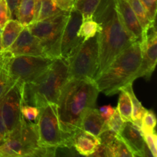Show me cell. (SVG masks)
Segmentation results:
<instances>
[{
  "instance_id": "7402d4cb",
  "label": "cell",
  "mask_w": 157,
  "mask_h": 157,
  "mask_svg": "<svg viewBox=\"0 0 157 157\" xmlns=\"http://www.w3.org/2000/svg\"><path fill=\"white\" fill-rule=\"evenodd\" d=\"M127 2L130 5L132 9L134 12L138 21H140L141 26H142L144 34H145V32H147V31L153 24H155V21H152L150 19L147 13V11L144 9L140 0H127Z\"/></svg>"
},
{
  "instance_id": "6da1fadb",
  "label": "cell",
  "mask_w": 157,
  "mask_h": 157,
  "mask_svg": "<svg viewBox=\"0 0 157 157\" xmlns=\"http://www.w3.org/2000/svg\"><path fill=\"white\" fill-rule=\"evenodd\" d=\"M99 90L94 80H67L57 102L60 127L67 145H72L83 117L94 108Z\"/></svg>"
},
{
  "instance_id": "ac0fdd59",
  "label": "cell",
  "mask_w": 157,
  "mask_h": 157,
  "mask_svg": "<svg viewBox=\"0 0 157 157\" xmlns=\"http://www.w3.org/2000/svg\"><path fill=\"white\" fill-rule=\"evenodd\" d=\"M98 138L101 144L98 150L87 157H115V144L117 134L107 129Z\"/></svg>"
},
{
  "instance_id": "44dd1931",
  "label": "cell",
  "mask_w": 157,
  "mask_h": 157,
  "mask_svg": "<svg viewBox=\"0 0 157 157\" xmlns=\"http://www.w3.org/2000/svg\"><path fill=\"white\" fill-rule=\"evenodd\" d=\"M121 90H125L131 99L132 107H133L131 117L132 123L141 129V121H142L143 117L145 114L147 110L142 105L140 101L137 99V98L135 95L133 90V87H132V84H127V86L121 88Z\"/></svg>"
},
{
  "instance_id": "f546056e",
  "label": "cell",
  "mask_w": 157,
  "mask_h": 157,
  "mask_svg": "<svg viewBox=\"0 0 157 157\" xmlns=\"http://www.w3.org/2000/svg\"><path fill=\"white\" fill-rule=\"evenodd\" d=\"M15 83V81L9 76L7 71L0 68V100Z\"/></svg>"
},
{
  "instance_id": "52a82bcc",
  "label": "cell",
  "mask_w": 157,
  "mask_h": 157,
  "mask_svg": "<svg viewBox=\"0 0 157 157\" xmlns=\"http://www.w3.org/2000/svg\"><path fill=\"white\" fill-rule=\"evenodd\" d=\"M69 12H62L28 26L31 33L40 41L48 58H60L61 36Z\"/></svg>"
},
{
  "instance_id": "e0dca14e",
  "label": "cell",
  "mask_w": 157,
  "mask_h": 157,
  "mask_svg": "<svg viewBox=\"0 0 157 157\" xmlns=\"http://www.w3.org/2000/svg\"><path fill=\"white\" fill-rule=\"evenodd\" d=\"M80 129L99 137L100 135L107 129V124L100 115L98 109L92 108L87 110L83 117Z\"/></svg>"
},
{
  "instance_id": "f35d334b",
  "label": "cell",
  "mask_w": 157,
  "mask_h": 157,
  "mask_svg": "<svg viewBox=\"0 0 157 157\" xmlns=\"http://www.w3.org/2000/svg\"><path fill=\"white\" fill-rule=\"evenodd\" d=\"M11 13V19H16L17 9L20 0H6Z\"/></svg>"
},
{
  "instance_id": "d6a6232c",
  "label": "cell",
  "mask_w": 157,
  "mask_h": 157,
  "mask_svg": "<svg viewBox=\"0 0 157 157\" xmlns=\"http://www.w3.org/2000/svg\"><path fill=\"white\" fill-rule=\"evenodd\" d=\"M144 140H145L146 144L147 147L151 152L153 156L156 157L157 155V136L156 134V132L153 133H147V134L144 135Z\"/></svg>"
},
{
  "instance_id": "b9f144b4",
  "label": "cell",
  "mask_w": 157,
  "mask_h": 157,
  "mask_svg": "<svg viewBox=\"0 0 157 157\" xmlns=\"http://www.w3.org/2000/svg\"><path fill=\"white\" fill-rule=\"evenodd\" d=\"M4 50L2 48V39H1V35H0V52H2Z\"/></svg>"
},
{
  "instance_id": "ab89813d",
  "label": "cell",
  "mask_w": 157,
  "mask_h": 157,
  "mask_svg": "<svg viewBox=\"0 0 157 157\" xmlns=\"http://www.w3.org/2000/svg\"><path fill=\"white\" fill-rule=\"evenodd\" d=\"M8 136H9V133L6 130V127L2 117L1 112H0V145L7 139Z\"/></svg>"
},
{
  "instance_id": "83f0119b",
  "label": "cell",
  "mask_w": 157,
  "mask_h": 157,
  "mask_svg": "<svg viewBox=\"0 0 157 157\" xmlns=\"http://www.w3.org/2000/svg\"><path fill=\"white\" fill-rule=\"evenodd\" d=\"M53 157H87L80 154L73 145H61L53 148Z\"/></svg>"
},
{
  "instance_id": "2e32d148",
  "label": "cell",
  "mask_w": 157,
  "mask_h": 157,
  "mask_svg": "<svg viewBox=\"0 0 157 157\" xmlns=\"http://www.w3.org/2000/svg\"><path fill=\"white\" fill-rule=\"evenodd\" d=\"M101 144L99 138L81 129L75 132L72 139V145L83 156H87L98 150Z\"/></svg>"
},
{
  "instance_id": "d4e9b609",
  "label": "cell",
  "mask_w": 157,
  "mask_h": 157,
  "mask_svg": "<svg viewBox=\"0 0 157 157\" xmlns=\"http://www.w3.org/2000/svg\"><path fill=\"white\" fill-rule=\"evenodd\" d=\"M62 12L57 7L53 0H41V7L36 21L48 18Z\"/></svg>"
},
{
  "instance_id": "f1b7e54d",
  "label": "cell",
  "mask_w": 157,
  "mask_h": 157,
  "mask_svg": "<svg viewBox=\"0 0 157 157\" xmlns=\"http://www.w3.org/2000/svg\"><path fill=\"white\" fill-rule=\"evenodd\" d=\"M40 114V108L32 105L21 104V115L29 122L36 123Z\"/></svg>"
},
{
  "instance_id": "5b68a950",
  "label": "cell",
  "mask_w": 157,
  "mask_h": 157,
  "mask_svg": "<svg viewBox=\"0 0 157 157\" xmlns=\"http://www.w3.org/2000/svg\"><path fill=\"white\" fill-rule=\"evenodd\" d=\"M68 80H94L98 70V36L83 41L67 59Z\"/></svg>"
},
{
  "instance_id": "d6986e66",
  "label": "cell",
  "mask_w": 157,
  "mask_h": 157,
  "mask_svg": "<svg viewBox=\"0 0 157 157\" xmlns=\"http://www.w3.org/2000/svg\"><path fill=\"white\" fill-rule=\"evenodd\" d=\"M24 26L16 19H10L6 23L1 32L2 44L4 50H7L16 40Z\"/></svg>"
},
{
  "instance_id": "603a6c76",
  "label": "cell",
  "mask_w": 157,
  "mask_h": 157,
  "mask_svg": "<svg viewBox=\"0 0 157 157\" xmlns=\"http://www.w3.org/2000/svg\"><path fill=\"white\" fill-rule=\"evenodd\" d=\"M120 92H121V94L118 99L117 107H116L117 110H118L124 122H127V121L132 122L131 117L133 107H132L131 99L125 90H121Z\"/></svg>"
},
{
  "instance_id": "9c48e42d",
  "label": "cell",
  "mask_w": 157,
  "mask_h": 157,
  "mask_svg": "<svg viewBox=\"0 0 157 157\" xmlns=\"http://www.w3.org/2000/svg\"><path fill=\"white\" fill-rule=\"evenodd\" d=\"M36 124L41 147H55L67 145L60 127L56 104H50L41 107Z\"/></svg>"
},
{
  "instance_id": "cb8c5ba5",
  "label": "cell",
  "mask_w": 157,
  "mask_h": 157,
  "mask_svg": "<svg viewBox=\"0 0 157 157\" xmlns=\"http://www.w3.org/2000/svg\"><path fill=\"white\" fill-rule=\"evenodd\" d=\"M100 2L101 0H77L75 9L82 14L84 20L91 19Z\"/></svg>"
},
{
  "instance_id": "9a60e30c",
  "label": "cell",
  "mask_w": 157,
  "mask_h": 157,
  "mask_svg": "<svg viewBox=\"0 0 157 157\" xmlns=\"http://www.w3.org/2000/svg\"><path fill=\"white\" fill-rule=\"evenodd\" d=\"M115 2L117 10L124 25L132 36L141 43L144 38V32L130 5L127 0H115Z\"/></svg>"
},
{
  "instance_id": "30bf717a",
  "label": "cell",
  "mask_w": 157,
  "mask_h": 157,
  "mask_svg": "<svg viewBox=\"0 0 157 157\" xmlns=\"http://www.w3.org/2000/svg\"><path fill=\"white\" fill-rule=\"evenodd\" d=\"M21 89L22 84L16 81L0 100V112L9 135L21 121Z\"/></svg>"
},
{
  "instance_id": "7a4b0ae2",
  "label": "cell",
  "mask_w": 157,
  "mask_h": 157,
  "mask_svg": "<svg viewBox=\"0 0 157 157\" xmlns=\"http://www.w3.org/2000/svg\"><path fill=\"white\" fill-rule=\"evenodd\" d=\"M67 80V60L55 58L48 69L35 81L22 84L21 104L38 108L50 104H57L61 89Z\"/></svg>"
},
{
  "instance_id": "4fadbf2b",
  "label": "cell",
  "mask_w": 157,
  "mask_h": 157,
  "mask_svg": "<svg viewBox=\"0 0 157 157\" xmlns=\"http://www.w3.org/2000/svg\"><path fill=\"white\" fill-rule=\"evenodd\" d=\"M7 50L14 56L32 55L47 57L40 41L31 33L28 27H24L16 40Z\"/></svg>"
},
{
  "instance_id": "1f68e13d",
  "label": "cell",
  "mask_w": 157,
  "mask_h": 157,
  "mask_svg": "<svg viewBox=\"0 0 157 157\" xmlns=\"http://www.w3.org/2000/svg\"><path fill=\"white\" fill-rule=\"evenodd\" d=\"M115 157H135L133 152L118 136L115 144Z\"/></svg>"
},
{
  "instance_id": "4316f807",
  "label": "cell",
  "mask_w": 157,
  "mask_h": 157,
  "mask_svg": "<svg viewBox=\"0 0 157 157\" xmlns=\"http://www.w3.org/2000/svg\"><path fill=\"white\" fill-rule=\"evenodd\" d=\"M156 125V117L152 110H147L141 121V131L143 134L153 133L155 131Z\"/></svg>"
},
{
  "instance_id": "d590c367",
  "label": "cell",
  "mask_w": 157,
  "mask_h": 157,
  "mask_svg": "<svg viewBox=\"0 0 157 157\" xmlns=\"http://www.w3.org/2000/svg\"><path fill=\"white\" fill-rule=\"evenodd\" d=\"M54 147H40L32 153L22 157H53Z\"/></svg>"
},
{
  "instance_id": "ffe728a7",
  "label": "cell",
  "mask_w": 157,
  "mask_h": 157,
  "mask_svg": "<svg viewBox=\"0 0 157 157\" xmlns=\"http://www.w3.org/2000/svg\"><path fill=\"white\" fill-rule=\"evenodd\" d=\"M16 20L24 27L35 22V0H20L17 9Z\"/></svg>"
},
{
  "instance_id": "7bdbcfd3",
  "label": "cell",
  "mask_w": 157,
  "mask_h": 157,
  "mask_svg": "<svg viewBox=\"0 0 157 157\" xmlns=\"http://www.w3.org/2000/svg\"><path fill=\"white\" fill-rule=\"evenodd\" d=\"M2 28L0 26V35H1V32H2Z\"/></svg>"
},
{
  "instance_id": "8fae6325",
  "label": "cell",
  "mask_w": 157,
  "mask_h": 157,
  "mask_svg": "<svg viewBox=\"0 0 157 157\" xmlns=\"http://www.w3.org/2000/svg\"><path fill=\"white\" fill-rule=\"evenodd\" d=\"M84 18L78 9L74 8L69 12L68 18L63 30L60 46V58L67 60L77 48L84 41L78 35Z\"/></svg>"
},
{
  "instance_id": "836d02e7",
  "label": "cell",
  "mask_w": 157,
  "mask_h": 157,
  "mask_svg": "<svg viewBox=\"0 0 157 157\" xmlns=\"http://www.w3.org/2000/svg\"><path fill=\"white\" fill-rule=\"evenodd\" d=\"M140 2L147 11L150 19L152 21H155L156 15V0H140Z\"/></svg>"
},
{
  "instance_id": "ba28073f",
  "label": "cell",
  "mask_w": 157,
  "mask_h": 157,
  "mask_svg": "<svg viewBox=\"0 0 157 157\" xmlns=\"http://www.w3.org/2000/svg\"><path fill=\"white\" fill-rule=\"evenodd\" d=\"M55 59L43 56L18 55L11 58L7 67L9 76L21 84L35 81L48 69Z\"/></svg>"
},
{
  "instance_id": "74e56055",
  "label": "cell",
  "mask_w": 157,
  "mask_h": 157,
  "mask_svg": "<svg viewBox=\"0 0 157 157\" xmlns=\"http://www.w3.org/2000/svg\"><path fill=\"white\" fill-rule=\"evenodd\" d=\"M98 110H99L100 115L101 116L102 119L104 120V121L107 124V121H109L110 117L114 113L115 108L112 107L111 105H104L100 107Z\"/></svg>"
},
{
  "instance_id": "60d3db41",
  "label": "cell",
  "mask_w": 157,
  "mask_h": 157,
  "mask_svg": "<svg viewBox=\"0 0 157 157\" xmlns=\"http://www.w3.org/2000/svg\"><path fill=\"white\" fill-rule=\"evenodd\" d=\"M135 157H154V156H153V155L152 154V153L150 151V150H149L148 147H147V148H146L145 153H144V156H135Z\"/></svg>"
},
{
  "instance_id": "277c9868",
  "label": "cell",
  "mask_w": 157,
  "mask_h": 157,
  "mask_svg": "<svg viewBox=\"0 0 157 157\" xmlns=\"http://www.w3.org/2000/svg\"><path fill=\"white\" fill-rule=\"evenodd\" d=\"M99 26V62L96 77L102 73L121 52L137 41L124 25L117 8Z\"/></svg>"
},
{
  "instance_id": "8d00e7d4",
  "label": "cell",
  "mask_w": 157,
  "mask_h": 157,
  "mask_svg": "<svg viewBox=\"0 0 157 157\" xmlns=\"http://www.w3.org/2000/svg\"><path fill=\"white\" fill-rule=\"evenodd\" d=\"M53 1L60 10L70 12L75 8L77 0H53Z\"/></svg>"
},
{
  "instance_id": "484cf974",
  "label": "cell",
  "mask_w": 157,
  "mask_h": 157,
  "mask_svg": "<svg viewBox=\"0 0 157 157\" xmlns=\"http://www.w3.org/2000/svg\"><path fill=\"white\" fill-rule=\"evenodd\" d=\"M100 30V26L94 19L84 20L80 27L79 35L81 38L85 40L95 36Z\"/></svg>"
},
{
  "instance_id": "3957f363",
  "label": "cell",
  "mask_w": 157,
  "mask_h": 157,
  "mask_svg": "<svg viewBox=\"0 0 157 157\" xmlns=\"http://www.w3.org/2000/svg\"><path fill=\"white\" fill-rule=\"evenodd\" d=\"M142 59L140 43L136 41L121 52L108 67L94 79L99 92L112 96L133 84Z\"/></svg>"
},
{
  "instance_id": "8992f818",
  "label": "cell",
  "mask_w": 157,
  "mask_h": 157,
  "mask_svg": "<svg viewBox=\"0 0 157 157\" xmlns=\"http://www.w3.org/2000/svg\"><path fill=\"white\" fill-rule=\"evenodd\" d=\"M40 147L37 124L21 117L19 124L0 145V157H22Z\"/></svg>"
},
{
  "instance_id": "7c38bea8",
  "label": "cell",
  "mask_w": 157,
  "mask_h": 157,
  "mask_svg": "<svg viewBox=\"0 0 157 157\" xmlns=\"http://www.w3.org/2000/svg\"><path fill=\"white\" fill-rule=\"evenodd\" d=\"M142 50V59L140 65L134 77V79L139 78L151 77L154 71L157 61V33L156 25L153 24L147 32L144 34V38L140 43Z\"/></svg>"
},
{
  "instance_id": "4dcf8cb0",
  "label": "cell",
  "mask_w": 157,
  "mask_h": 157,
  "mask_svg": "<svg viewBox=\"0 0 157 157\" xmlns=\"http://www.w3.org/2000/svg\"><path fill=\"white\" fill-rule=\"evenodd\" d=\"M124 124V121H123L122 117L120 115L118 110H117V108H115L114 113L110 117V118L107 123V129H109L110 130H111V131L114 132L115 133L118 134L120 133V131H121V129H122Z\"/></svg>"
},
{
  "instance_id": "5bb4252c",
  "label": "cell",
  "mask_w": 157,
  "mask_h": 157,
  "mask_svg": "<svg viewBox=\"0 0 157 157\" xmlns=\"http://www.w3.org/2000/svg\"><path fill=\"white\" fill-rule=\"evenodd\" d=\"M117 135L135 156H144L147 144L140 127L130 121L124 122L122 129Z\"/></svg>"
},
{
  "instance_id": "e575fe53",
  "label": "cell",
  "mask_w": 157,
  "mask_h": 157,
  "mask_svg": "<svg viewBox=\"0 0 157 157\" xmlns=\"http://www.w3.org/2000/svg\"><path fill=\"white\" fill-rule=\"evenodd\" d=\"M11 19V13L6 0H0V26L3 28L9 20Z\"/></svg>"
}]
</instances>
